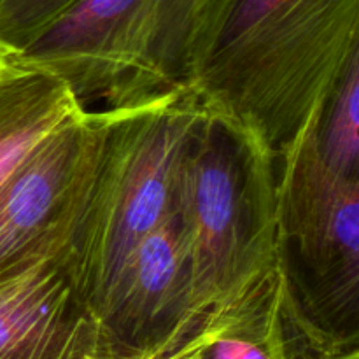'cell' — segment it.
Here are the masks:
<instances>
[{"instance_id": "4", "label": "cell", "mask_w": 359, "mask_h": 359, "mask_svg": "<svg viewBox=\"0 0 359 359\" xmlns=\"http://www.w3.org/2000/svg\"><path fill=\"white\" fill-rule=\"evenodd\" d=\"M356 11L358 0H200L186 88L224 111L312 90L339 65Z\"/></svg>"}, {"instance_id": "10", "label": "cell", "mask_w": 359, "mask_h": 359, "mask_svg": "<svg viewBox=\"0 0 359 359\" xmlns=\"http://www.w3.org/2000/svg\"><path fill=\"white\" fill-rule=\"evenodd\" d=\"M81 105L69 86L18 53L0 51V186Z\"/></svg>"}, {"instance_id": "3", "label": "cell", "mask_w": 359, "mask_h": 359, "mask_svg": "<svg viewBox=\"0 0 359 359\" xmlns=\"http://www.w3.org/2000/svg\"><path fill=\"white\" fill-rule=\"evenodd\" d=\"M107 109V128L70 245V272L95 318L140 241L174 212L179 168L203 105L189 88Z\"/></svg>"}, {"instance_id": "1", "label": "cell", "mask_w": 359, "mask_h": 359, "mask_svg": "<svg viewBox=\"0 0 359 359\" xmlns=\"http://www.w3.org/2000/svg\"><path fill=\"white\" fill-rule=\"evenodd\" d=\"M314 125L276 160L277 270L294 359L359 347V175L325 167Z\"/></svg>"}, {"instance_id": "15", "label": "cell", "mask_w": 359, "mask_h": 359, "mask_svg": "<svg viewBox=\"0 0 359 359\" xmlns=\"http://www.w3.org/2000/svg\"><path fill=\"white\" fill-rule=\"evenodd\" d=\"M221 326H223V325H221ZM214 335H216V333H214ZM202 349H203V347H200V349H198V351H195V353H193V354H189V356H186L184 359H196V358H198L200 351H202Z\"/></svg>"}, {"instance_id": "14", "label": "cell", "mask_w": 359, "mask_h": 359, "mask_svg": "<svg viewBox=\"0 0 359 359\" xmlns=\"http://www.w3.org/2000/svg\"><path fill=\"white\" fill-rule=\"evenodd\" d=\"M326 359H359V347L354 351H349L346 354H340V356H333V358H326Z\"/></svg>"}, {"instance_id": "2", "label": "cell", "mask_w": 359, "mask_h": 359, "mask_svg": "<svg viewBox=\"0 0 359 359\" xmlns=\"http://www.w3.org/2000/svg\"><path fill=\"white\" fill-rule=\"evenodd\" d=\"M174 210L203 316L230 309L277 265L276 156L203 109L179 168Z\"/></svg>"}, {"instance_id": "7", "label": "cell", "mask_w": 359, "mask_h": 359, "mask_svg": "<svg viewBox=\"0 0 359 359\" xmlns=\"http://www.w3.org/2000/svg\"><path fill=\"white\" fill-rule=\"evenodd\" d=\"M0 359H107L97 318L74 283L70 251L0 279Z\"/></svg>"}, {"instance_id": "8", "label": "cell", "mask_w": 359, "mask_h": 359, "mask_svg": "<svg viewBox=\"0 0 359 359\" xmlns=\"http://www.w3.org/2000/svg\"><path fill=\"white\" fill-rule=\"evenodd\" d=\"M142 4L144 0H76L18 55L62 79L83 107H105Z\"/></svg>"}, {"instance_id": "9", "label": "cell", "mask_w": 359, "mask_h": 359, "mask_svg": "<svg viewBox=\"0 0 359 359\" xmlns=\"http://www.w3.org/2000/svg\"><path fill=\"white\" fill-rule=\"evenodd\" d=\"M198 0H144L105 107L133 104L186 88V51Z\"/></svg>"}, {"instance_id": "12", "label": "cell", "mask_w": 359, "mask_h": 359, "mask_svg": "<svg viewBox=\"0 0 359 359\" xmlns=\"http://www.w3.org/2000/svg\"><path fill=\"white\" fill-rule=\"evenodd\" d=\"M76 0H0V51L20 53Z\"/></svg>"}, {"instance_id": "13", "label": "cell", "mask_w": 359, "mask_h": 359, "mask_svg": "<svg viewBox=\"0 0 359 359\" xmlns=\"http://www.w3.org/2000/svg\"><path fill=\"white\" fill-rule=\"evenodd\" d=\"M228 318V312L223 316V318L217 319L216 323H212L210 326H207L203 332H200L198 335H195L193 339H189L188 342L179 344V346H168V347H161V349L151 351V353L140 354V356H133V358H121V359H184L189 354H193L195 351H198L200 347L205 346L210 339L214 337V333L221 328V325L224 323V319Z\"/></svg>"}, {"instance_id": "6", "label": "cell", "mask_w": 359, "mask_h": 359, "mask_svg": "<svg viewBox=\"0 0 359 359\" xmlns=\"http://www.w3.org/2000/svg\"><path fill=\"white\" fill-rule=\"evenodd\" d=\"M226 312L203 316L196 307L188 251L174 210L128 256L97 321L105 356L121 359L188 342Z\"/></svg>"}, {"instance_id": "11", "label": "cell", "mask_w": 359, "mask_h": 359, "mask_svg": "<svg viewBox=\"0 0 359 359\" xmlns=\"http://www.w3.org/2000/svg\"><path fill=\"white\" fill-rule=\"evenodd\" d=\"M314 142L326 168L344 177L359 175V27L314 125Z\"/></svg>"}, {"instance_id": "5", "label": "cell", "mask_w": 359, "mask_h": 359, "mask_svg": "<svg viewBox=\"0 0 359 359\" xmlns=\"http://www.w3.org/2000/svg\"><path fill=\"white\" fill-rule=\"evenodd\" d=\"M107 128V109H84L46 137L0 186V279L70 251Z\"/></svg>"}]
</instances>
